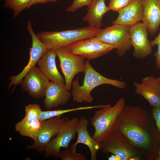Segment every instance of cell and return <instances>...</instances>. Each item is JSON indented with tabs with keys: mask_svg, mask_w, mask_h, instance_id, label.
<instances>
[{
	"mask_svg": "<svg viewBox=\"0 0 160 160\" xmlns=\"http://www.w3.org/2000/svg\"><path fill=\"white\" fill-rule=\"evenodd\" d=\"M114 131L126 137L142 158L157 160L160 132L151 111L125 105L118 117Z\"/></svg>",
	"mask_w": 160,
	"mask_h": 160,
	"instance_id": "cell-1",
	"label": "cell"
},
{
	"mask_svg": "<svg viewBox=\"0 0 160 160\" xmlns=\"http://www.w3.org/2000/svg\"><path fill=\"white\" fill-rule=\"evenodd\" d=\"M85 64L82 85H79L78 78L72 83L71 94L74 102L79 103H91L94 100L91 94V91L97 86L103 84H109L121 89H125L127 87V85L124 81L109 79L100 74L92 66L89 60L85 61Z\"/></svg>",
	"mask_w": 160,
	"mask_h": 160,
	"instance_id": "cell-2",
	"label": "cell"
},
{
	"mask_svg": "<svg viewBox=\"0 0 160 160\" xmlns=\"http://www.w3.org/2000/svg\"><path fill=\"white\" fill-rule=\"evenodd\" d=\"M125 105L124 99L120 98L113 106L107 104L96 111L90 121L95 129L92 136L95 140L100 143L114 132L118 117Z\"/></svg>",
	"mask_w": 160,
	"mask_h": 160,
	"instance_id": "cell-3",
	"label": "cell"
},
{
	"mask_svg": "<svg viewBox=\"0 0 160 160\" xmlns=\"http://www.w3.org/2000/svg\"><path fill=\"white\" fill-rule=\"evenodd\" d=\"M101 29L89 26L62 31H44L39 32L37 35L49 49L55 50L95 37Z\"/></svg>",
	"mask_w": 160,
	"mask_h": 160,
	"instance_id": "cell-4",
	"label": "cell"
},
{
	"mask_svg": "<svg viewBox=\"0 0 160 160\" xmlns=\"http://www.w3.org/2000/svg\"><path fill=\"white\" fill-rule=\"evenodd\" d=\"M99 150L106 154L110 153L115 155L118 160H139L142 158L127 139L115 131L100 143Z\"/></svg>",
	"mask_w": 160,
	"mask_h": 160,
	"instance_id": "cell-5",
	"label": "cell"
},
{
	"mask_svg": "<svg viewBox=\"0 0 160 160\" xmlns=\"http://www.w3.org/2000/svg\"><path fill=\"white\" fill-rule=\"evenodd\" d=\"M130 26L113 24L101 30L96 37L100 41L114 47L118 55L124 56L131 48L129 31Z\"/></svg>",
	"mask_w": 160,
	"mask_h": 160,
	"instance_id": "cell-6",
	"label": "cell"
},
{
	"mask_svg": "<svg viewBox=\"0 0 160 160\" xmlns=\"http://www.w3.org/2000/svg\"><path fill=\"white\" fill-rule=\"evenodd\" d=\"M79 121V119L77 117L68 118L65 120L55 137L51 140L46 147L44 152L46 157L58 158L61 148L68 149L70 143L76 135Z\"/></svg>",
	"mask_w": 160,
	"mask_h": 160,
	"instance_id": "cell-7",
	"label": "cell"
},
{
	"mask_svg": "<svg viewBox=\"0 0 160 160\" xmlns=\"http://www.w3.org/2000/svg\"><path fill=\"white\" fill-rule=\"evenodd\" d=\"M54 50L59 60L60 67L64 77L65 85L70 91L74 76L79 73H85L84 58L71 52L65 47Z\"/></svg>",
	"mask_w": 160,
	"mask_h": 160,
	"instance_id": "cell-8",
	"label": "cell"
},
{
	"mask_svg": "<svg viewBox=\"0 0 160 160\" xmlns=\"http://www.w3.org/2000/svg\"><path fill=\"white\" fill-rule=\"evenodd\" d=\"M65 48L71 52L89 60L102 56L115 48L102 42L96 36L78 41Z\"/></svg>",
	"mask_w": 160,
	"mask_h": 160,
	"instance_id": "cell-9",
	"label": "cell"
},
{
	"mask_svg": "<svg viewBox=\"0 0 160 160\" xmlns=\"http://www.w3.org/2000/svg\"><path fill=\"white\" fill-rule=\"evenodd\" d=\"M26 27L32 40L31 47L29 48L30 58L27 65L20 73L9 78L10 81L8 85V88L13 85H14L15 87L20 84L25 75L36 67V63L49 49L34 32L30 20L28 21Z\"/></svg>",
	"mask_w": 160,
	"mask_h": 160,
	"instance_id": "cell-10",
	"label": "cell"
},
{
	"mask_svg": "<svg viewBox=\"0 0 160 160\" xmlns=\"http://www.w3.org/2000/svg\"><path fill=\"white\" fill-rule=\"evenodd\" d=\"M68 119L60 116L41 121V125L36 140L32 144L27 146V148L41 153L44 152L52 138L56 136Z\"/></svg>",
	"mask_w": 160,
	"mask_h": 160,
	"instance_id": "cell-11",
	"label": "cell"
},
{
	"mask_svg": "<svg viewBox=\"0 0 160 160\" xmlns=\"http://www.w3.org/2000/svg\"><path fill=\"white\" fill-rule=\"evenodd\" d=\"M148 33L143 22L130 27L129 31V42L134 48L132 55L135 58L143 59L151 53L152 47L148 38Z\"/></svg>",
	"mask_w": 160,
	"mask_h": 160,
	"instance_id": "cell-12",
	"label": "cell"
},
{
	"mask_svg": "<svg viewBox=\"0 0 160 160\" xmlns=\"http://www.w3.org/2000/svg\"><path fill=\"white\" fill-rule=\"evenodd\" d=\"M50 81L36 67L24 76L20 84L23 89L31 97L39 99L44 96Z\"/></svg>",
	"mask_w": 160,
	"mask_h": 160,
	"instance_id": "cell-13",
	"label": "cell"
},
{
	"mask_svg": "<svg viewBox=\"0 0 160 160\" xmlns=\"http://www.w3.org/2000/svg\"><path fill=\"white\" fill-rule=\"evenodd\" d=\"M133 84L135 93L142 96L152 107L160 108V76H147L140 83L135 81Z\"/></svg>",
	"mask_w": 160,
	"mask_h": 160,
	"instance_id": "cell-14",
	"label": "cell"
},
{
	"mask_svg": "<svg viewBox=\"0 0 160 160\" xmlns=\"http://www.w3.org/2000/svg\"><path fill=\"white\" fill-rule=\"evenodd\" d=\"M89 121L84 116H81L76 128L77 135V140L71 146L70 150L74 153H76L77 145L81 143L87 145L89 148L91 153V160H97V151L99 150L100 143L95 140L90 135L87 129Z\"/></svg>",
	"mask_w": 160,
	"mask_h": 160,
	"instance_id": "cell-15",
	"label": "cell"
},
{
	"mask_svg": "<svg viewBox=\"0 0 160 160\" xmlns=\"http://www.w3.org/2000/svg\"><path fill=\"white\" fill-rule=\"evenodd\" d=\"M143 10V0H133L117 12L118 16L112 24L132 26L142 20Z\"/></svg>",
	"mask_w": 160,
	"mask_h": 160,
	"instance_id": "cell-16",
	"label": "cell"
},
{
	"mask_svg": "<svg viewBox=\"0 0 160 160\" xmlns=\"http://www.w3.org/2000/svg\"><path fill=\"white\" fill-rule=\"evenodd\" d=\"M69 91L65 84L50 81L45 92L44 101L45 107L50 109L65 104L71 96Z\"/></svg>",
	"mask_w": 160,
	"mask_h": 160,
	"instance_id": "cell-17",
	"label": "cell"
},
{
	"mask_svg": "<svg viewBox=\"0 0 160 160\" xmlns=\"http://www.w3.org/2000/svg\"><path fill=\"white\" fill-rule=\"evenodd\" d=\"M143 10L142 21L148 32L154 35L160 26V0H143Z\"/></svg>",
	"mask_w": 160,
	"mask_h": 160,
	"instance_id": "cell-18",
	"label": "cell"
},
{
	"mask_svg": "<svg viewBox=\"0 0 160 160\" xmlns=\"http://www.w3.org/2000/svg\"><path fill=\"white\" fill-rule=\"evenodd\" d=\"M57 56L54 50L48 49L38 61V68L51 82L65 84V80L56 66L55 59Z\"/></svg>",
	"mask_w": 160,
	"mask_h": 160,
	"instance_id": "cell-19",
	"label": "cell"
},
{
	"mask_svg": "<svg viewBox=\"0 0 160 160\" xmlns=\"http://www.w3.org/2000/svg\"><path fill=\"white\" fill-rule=\"evenodd\" d=\"M88 7L87 12L83 21L87 22L89 27L101 28L103 16L110 10L106 5L105 0H93Z\"/></svg>",
	"mask_w": 160,
	"mask_h": 160,
	"instance_id": "cell-20",
	"label": "cell"
},
{
	"mask_svg": "<svg viewBox=\"0 0 160 160\" xmlns=\"http://www.w3.org/2000/svg\"><path fill=\"white\" fill-rule=\"evenodd\" d=\"M41 124V121L39 120L23 118L16 124L15 129V131L21 135L30 138L34 141L36 139Z\"/></svg>",
	"mask_w": 160,
	"mask_h": 160,
	"instance_id": "cell-21",
	"label": "cell"
},
{
	"mask_svg": "<svg viewBox=\"0 0 160 160\" xmlns=\"http://www.w3.org/2000/svg\"><path fill=\"white\" fill-rule=\"evenodd\" d=\"M105 104L94 106L79 107L70 109H58L47 111H42L39 117V120L42 121L59 116H62L67 113L85 110L101 108L104 107Z\"/></svg>",
	"mask_w": 160,
	"mask_h": 160,
	"instance_id": "cell-22",
	"label": "cell"
},
{
	"mask_svg": "<svg viewBox=\"0 0 160 160\" xmlns=\"http://www.w3.org/2000/svg\"><path fill=\"white\" fill-rule=\"evenodd\" d=\"M4 7H9L14 12L13 18H15L23 10L27 8L32 0H4Z\"/></svg>",
	"mask_w": 160,
	"mask_h": 160,
	"instance_id": "cell-23",
	"label": "cell"
},
{
	"mask_svg": "<svg viewBox=\"0 0 160 160\" xmlns=\"http://www.w3.org/2000/svg\"><path fill=\"white\" fill-rule=\"evenodd\" d=\"M25 114L24 119L39 120L42 110L39 104L37 103L29 104L25 106Z\"/></svg>",
	"mask_w": 160,
	"mask_h": 160,
	"instance_id": "cell-24",
	"label": "cell"
},
{
	"mask_svg": "<svg viewBox=\"0 0 160 160\" xmlns=\"http://www.w3.org/2000/svg\"><path fill=\"white\" fill-rule=\"evenodd\" d=\"M59 157L62 160H87L83 153H74L67 149L60 151Z\"/></svg>",
	"mask_w": 160,
	"mask_h": 160,
	"instance_id": "cell-25",
	"label": "cell"
},
{
	"mask_svg": "<svg viewBox=\"0 0 160 160\" xmlns=\"http://www.w3.org/2000/svg\"><path fill=\"white\" fill-rule=\"evenodd\" d=\"M133 0H110L108 7L110 10L118 12L126 7Z\"/></svg>",
	"mask_w": 160,
	"mask_h": 160,
	"instance_id": "cell-26",
	"label": "cell"
},
{
	"mask_svg": "<svg viewBox=\"0 0 160 160\" xmlns=\"http://www.w3.org/2000/svg\"><path fill=\"white\" fill-rule=\"evenodd\" d=\"M150 42L152 47L155 45L157 46V50L154 53L153 55L155 58L156 67L158 69L160 70V31L157 37Z\"/></svg>",
	"mask_w": 160,
	"mask_h": 160,
	"instance_id": "cell-27",
	"label": "cell"
},
{
	"mask_svg": "<svg viewBox=\"0 0 160 160\" xmlns=\"http://www.w3.org/2000/svg\"><path fill=\"white\" fill-rule=\"evenodd\" d=\"M93 0H73L71 5L67 8L68 12H73L83 6H88Z\"/></svg>",
	"mask_w": 160,
	"mask_h": 160,
	"instance_id": "cell-28",
	"label": "cell"
},
{
	"mask_svg": "<svg viewBox=\"0 0 160 160\" xmlns=\"http://www.w3.org/2000/svg\"><path fill=\"white\" fill-rule=\"evenodd\" d=\"M151 112L157 129L160 132V108L153 107Z\"/></svg>",
	"mask_w": 160,
	"mask_h": 160,
	"instance_id": "cell-29",
	"label": "cell"
},
{
	"mask_svg": "<svg viewBox=\"0 0 160 160\" xmlns=\"http://www.w3.org/2000/svg\"><path fill=\"white\" fill-rule=\"evenodd\" d=\"M57 0H32L29 4L27 8H30L32 6L36 4H44L48 2H56Z\"/></svg>",
	"mask_w": 160,
	"mask_h": 160,
	"instance_id": "cell-30",
	"label": "cell"
},
{
	"mask_svg": "<svg viewBox=\"0 0 160 160\" xmlns=\"http://www.w3.org/2000/svg\"><path fill=\"white\" fill-rule=\"evenodd\" d=\"M109 160H118V158L115 155L112 154L108 158Z\"/></svg>",
	"mask_w": 160,
	"mask_h": 160,
	"instance_id": "cell-31",
	"label": "cell"
},
{
	"mask_svg": "<svg viewBox=\"0 0 160 160\" xmlns=\"http://www.w3.org/2000/svg\"><path fill=\"white\" fill-rule=\"evenodd\" d=\"M157 160H160V149L159 150L158 153Z\"/></svg>",
	"mask_w": 160,
	"mask_h": 160,
	"instance_id": "cell-32",
	"label": "cell"
}]
</instances>
